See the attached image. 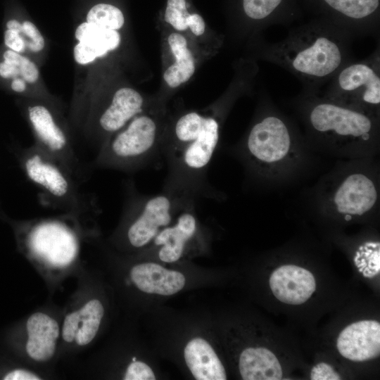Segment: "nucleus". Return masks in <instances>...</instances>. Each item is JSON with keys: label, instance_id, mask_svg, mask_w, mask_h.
<instances>
[{"label": "nucleus", "instance_id": "1", "mask_svg": "<svg viewBox=\"0 0 380 380\" xmlns=\"http://www.w3.org/2000/svg\"><path fill=\"white\" fill-rule=\"evenodd\" d=\"M354 37L334 22L309 23L290 30L282 40L260 42V58L291 72L304 91L319 94L346 64L355 60Z\"/></svg>", "mask_w": 380, "mask_h": 380}, {"label": "nucleus", "instance_id": "2", "mask_svg": "<svg viewBox=\"0 0 380 380\" xmlns=\"http://www.w3.org/2000/svg\"><path fill=\"white\" fill-rule=\"evenodd\" d=\"M220 123L213 116L189 112L175 123L172 134L163 140L168 174L164 188L193 196L207 189V170L219 141Z\"/></svg>", "mask_w": 380, "mask_h": 380}, {"label": "nucleus", "instance_id": "3", "mask_svg": "<svg viewBox=\"0 0 380 380\" xmlns=\"http://www.w3.org/2000/svg\"><path fill=\"white\" fill-rule=\"evenodd\" d=\"M298 102L308 127L317 136L333 141L365 142L377 134V116L344 106L304 91Z\"/></svg>", "mask_w": 380, "mask_h": 380}, {"label": "nucleus", "instance_id": "4", "mask_svg": "<svg viewBox=\"0 0 380 380\" xmlns=\"http://www.w3.org/2000/svg\"><path fill=\"white\" fill-rule=\"evenodd\" d=\"M141 113L100 146L94 166L131 171L161 156L163 139L157 122L152 116Z\"/></svg>", "mask_w": 380, "mask_h": 380}, {"label": "nucleus", "instance_id": "5", "mask_svg": "<svg viewBox=\"0 0 380 380\" xmlns=\"http://www.w3.org/2000/svg\"><path fill=\"white\" fill-rule=\"evenodd\" d=\"M194 200L191 195L166 188L154 195L132 193L124 208L128 244L142 248L152 243L160 231L172 223L177 213Z\"/></svg>", "mask_w": 380, "mask_h": 380}, {"label": "nucleus", "instance_id": "6", "mask_svg": "<svg viewBox=\"0 0 380 380\" xmlns=\"http://www.w3.org/2000/svg\"><path fill=\"white\" fill-rule=\"evenodd\" d=\"M324 99L377 116L380 106V47L343 65L327 83Z\"/></svg>", "mask_w": 380, "mask_h": 380}, {"label": "nucleus", "instance_id": "7", "mask_svg": "<svg viewBox=\"0 0 380 380\" xmlns=\"http://www.w3.org/2000/svg\"><path fill=\"white\" fill-rule=\"evenodd\" d=\"M23 167L28 179L52 206L76 214L88 205L77 180L60 163L36 146L24 151Z\"/></svg>", "mask_w": 380, "mask_h": 380}, {"label": "nucleus", "instance_id": "8", "mask_svg": "<svg viewBox=\"0 0 380 380\" xmlns=\"http://www.w3.org/2000/svg\"><path fill=\"white\" fill-rule=\"evenodd\" d=\"M27 111L37 139L35 146L64 167L78 182L86 179L84 168L70 139L50 110L43 105H34L29 106Z\"/></svg>", "mask_w": 380, "mask_h": 380}, {"label": "nucleus", "instance_id": "9", "mask_svg": "<svg viewBox=\"0 0 380 380\" xmlns=\"http://www.w3.org/2000/svg\"><path fill=\"white\" fill-rule=\"evenodd\" d=\"M292 140L293 133L287 122L269 110L250 129L246 148L255 160L265 164L276 163L286 157Z\"/></svg>", "mask_w": 380, "mask_h": 380}, {"label": "nucleus", "instance_id": "10", "mask_svg": "<svg viewBox=\"0 0 380 380\" xmlns=\"http://www.w3.org/2000/svg\"><path fill=\"white\" fill-rule=\"evenodd\" d=\"M32 253L46 264L63 267L76 258L78 243L74 233L63 222L45 220L36 224L28 236Z\"/></svg>", "mask_w": 380, "mask_h": 380}, {"label": "nucleus", "instance_id": "11", "mask_svg": "<svg viewBox=\"0 0 380 380\" xmlns=\"http://www.w3.org/2000/svg\"><path fill=\"white\" fill-rule=\"evenodd\" d=\"M198 221L194 200L188 203L176 215L170 224L163 228L153 241L158 248V257L165 263L178 261L188 246L197 237Z\"/></svg>", "mask_w": 380, "mask_h": 380}, {"label": "nucleus", "instance_id": "12", "mask_svg": "<svg viewBox=\"0 0 380 380\" xmlns=\"http://www.w3.org/2000/svg\"><path fill=\"white\" fill-rule=\"evenodd\" d=\"M336 347L343 357L352 361L376 358L380 354V323L362 320L349 324L339 334Z\"/></svg>", "mask_w": 380, "mask_h": 380}, {"label": "nucleus", "instance_id": "13", "mask_svg": "<svg viewBox=\"0 0 380 380\" xmlns=\"http://www.w3.org/2000/svg\"><path fill=\"white\" fill-rule=\"evenodd\" d=\"M269 284L276 298L291 305L304 303L316 289L314 275L309 270L294 265L277 267L271 274Z\"/></svg>", "mask_w": 380, "mask_h": 380}, {"label": "nucleus", "instance_id": "14", "mask_svg": "<svg viewBox=\"0 0 380 380\" xmlns=\"http://www.w3.org/2000/svg\"><path fill=\"white\" fill-rule=\"evenodd\" d=\"M336 14L342 18L340 25L354 38L373 37L379 38V28L374 19L379 7V0H322Z\"/></svg>", "mask_w": 380, "mask_h": 380}, {"label": "nucleus", "instance_id": "15", "mask_svg": "<svg viewBox=\"0 0 380 380\" xmlns=\"http://www.w3.org/2000/svg\"><path fill=\"white\" fill-rule=\"evenodd\" d=\"M376 200L377 191L374 182L361 173L347 177L334 196L337 211L344 214L347 220L352 215H362L370 210Z\"/></svg>", "mask_w": 380, "mask_h": 380}, {"label": "nucleus", "instance_id": "16", "mask_svg": "<svg viewBox=\"0 0 380 380\" xmlns=\"http://www.w3.org/2000/svg\"><path fill=\"white\" fill-rule=\"evenodd\" d=\"M129 277L141 291L160 296L174 295L186 284L185 276L182 272L153 262L135 265L130 270Z\"/></svg>", "mask_w": 380, "mask_h": 380}, {"label": "nucleus", "instance_id": "17", "mask_svg": "<svg viewBox=\"0 0 380 380\" xmlns=\"http://www.w3.org/2000/svg\"><path fill=\"white\" fill-rule=\"evenodd\" d=\"M26 330L25 350L28 356L39 362L51 360L55 355L60 335L57 321L46 313L37 312L28 317Z\"/></svg>", "mask_w": 380, "mask_h": 380}, {"label": "nucleus", "instance_id": "18", "mask_svg": "<svg viewBox=\"0 0 380 380\" xmlns=\"http://www.w3.org/2000/svg\"><path fill=\"white\" fill-rule=\"evenodd\" d=\"M103 315L104 307L98 299H91L78 310L68 314L61 329L63 341H75L80 346L88 345L96 336Z\"/></svg>", "mask_w": 380, "mask_h": 380}, {"label": "nucleus", "instance_id": "19", "mask_svg": "<svg viewBox=\"0 0 380 380\" xmlns=\"http://www.w3.org/2000/svg\"><path fill=\"white\" fill-rule=\"evenodd\" d=\"M75 37L79 43L74 48V57L82 65L105 56L120 43V35L117 30L101 29L87 22L77 27Z\"/></svg>", "mask_w": 380, "mask_h": 380}, {"label": "nucleus", "instance_id": "20", "mask_svg": "<svg viewBox=\"0 0 380 380\" xmlns=\"http://www.w3.org/2000/svg\"><path fill=\"white\" fill-rule=\"evenodd\" d=\"M143 106L144 99L137 91L121 88L115 91L110 103L99 115V127L103 134L111 136L141 113Z\"/></svg>", "mask_w": 380, "mask_h": 380}, {"label": "nucleus", "instance_id": "21", "mask_svg": "<svg viewBox=\"0 0 380 380\" xmlns=\"http://www.w3.org/2000/svg\"><path fill=\"white\" fill-rule=\"evenodd\" d=\"M185 363L196 380H225L224 365L210 343L201 337L189 340L184 348Z\"/></svg>", "mask_w": 380, "mask_h": 380}, {"label": "nucleus", "instance_id": "22", "mask_svg": "<svg viewBox=\"0 0 380 380\" xmlns=\"http://www.w3.org/2000/svg\"><path fill=\"white\" fill-rule=\"evenodd\" d=\"M239 370L243 380H279L282 368L276 355L265 347H248L239 357Z\"/></svg>", "mask_w": 380, "mask_h": 380}, {"label": "nucleus", "instance_id": "23", "mask_svg": "<svg viewBox=\"0 0 380 380\" xmlns=\"http://www.w3.org/2000/svg\"><path fill=\"white\" fill-rule=\"evenodd\" d=\"M175 62L163 74L164 80L170 87H177L187 82L195 72V61L187 46L184 37L172 33L167 39Z\"/></svg>", "mask_w": 380, "mask_h": 380}, {"label": "nucleus", "instance_id": "24", "mask_svg": "<svg viewBox=\"0 0 380 380\" xmlns=\"http://www.w3.org/2000/svg\"><path fill=\"white\" fill-rule=\"evenodd\" d=\"M87 22L104 30H118L125 23L122 11L108 4H98L88 12Z\"/></svg>", "mask_w": 380, "mask_h": 380}, {"label": "nucleus", "instance_id": "25", "mask_svg": "<svg viewBox=\"0 0 380 380\" xmlns=\"http://www.w3.org/2000/svg\"><path fill=\"white\" fill-rule=\"evenodd\" d=\"M283 0H243V10L247 18L257 23L269 21L276 13Z\"/></svg>", "mask_w": 380, "mask_h": 380}, {"label": "nucleus", "instance_id": "26", "mask_svg": "<svg viewBox=\"0 0 380 380\" xmlns=\"http://www.w3.org/2000/svg\"><path fill=\"white\" fill-rule=\"evenodd\" d=\"M189 15L185 0H167L165 20L176 30L184 31L188 28Z\"/></svg>", "mask_w": 380, "mask_h": 380}, {"label": "nucleus", "instance_id": "27", "mask_svg": "<svg viewBox=\"0 0 380 380\" xmlns=\"http://www.w3.org/2000/svg\"><path fill=\"white\" fill-rule=\"evenodd\" d=\"M20 35L23 37L25 46L34 52L40 51L44 46V39L37 27L30 21L25 20L22 23Z\"/></svg>", "mask_w": 380, "mask_h": 380}, {"label": "nucleus", "instance_id": "28", "mask_svg": "<svg viewBox=\"0 0 380 380\" xmlns=\"http://www.w3.org/2000/svg\"><path fill=\"white\" fill-rule=\"evenodd\" d=\"M156 374L151 367L144 362L135 360L131 362L124 374L125 380H155Z\"/></svg>", "mask_w": 380, "mask_h": 380}, {"label": "nucleus", "instance_id": "29", "mask_svg": "<svg viewBox=\"0 0 380 380\" xmlns=\"http://www.w3.org/2000/svg\"><path fill=\"white\" fill-rule=\"evenodd\" d=\"M311 380H338L341 376L333 367L325 362H319L312 367L310 372Z\"/></svg>", "mask_w": 380, "mask_h": 380}, {"label": "nucleus", "instance_id": "30", "mask_svg": "<svg viewBox=\"0 0 380 380\" xmlns=\"http://www.w3.org/2000/svg\"><path fill=\"white\" fill-rule=\"evenodd\" d=\"M20 74L29 83L35 82L39 77V70L35 64L23 56L19 64Z\"/></svg>", "mask_w": 380, "mask_h": 380}, {"label": "nucleus", "instance_id": "31", "mask_svg": "<svg viewBox=\"0 0 380 380\" xmlns=\"http://www.w3.org/2000/svg\"><path fill=\"white\" fill-rule=\"evenodd\" d=\"M4 42L11 50L18 53L23 51L26 47L25 41L20 34L8 29L4 33Z\"/></svg>", "mask_w": 380, "mask_h": 380}, {"label": "nucleus", "instance_id": "32", "mask_svg": "<svg viewBox=\"0 0 380 380\" xmlns=\"http://www.w3.org/2000/svg\"><path fill=\"white\" fill-rule=\"evenodd\" d=\"M41 379L34 372L24 369L12 370L4 377V380H39Z\"/></svg>", "mask_w": 380, "mask_h": 380}, {"label": "nucleus", "instance_id": "33", "mask_svg": "<svg viewBox=\"0 0 380 380\" xmlns=\"http://www.w3.org/2000/svg\"><path fill=\"white\" fill-rule=\"evenodd\" d=\"M187 26L196 36L202 35L205 30L204 20L197 13L190 14L187 20Z\"/></svg>", "mask_w": 380, "mask_h": 380}, {"label": "nucleus", "instance_id": "34", "mask_svg": "<svg viewBox=\"0 0 380 380\" xmlns=\"http://www.w3.org/2000/svg\"><path fill=\"white\" fill-rule=\"evenodd\" d=\"M20 74V69L18 65L4 60L0 63V76L3 78L17 77Z\"/></svg>", "mask_w": 380, "mask_h": 380}, {"label": "nucleus", "instance_id": "35", "mask_svg": "<svg viewBox=\"0 0 380 380\" xmlns=\"http://www.w3.org/2000/svg\"><path fill=\"white\" fill-rule=\"evenodd\" d=\"M11 88L16 92H23L25 90L26 84L23 80L16 77L11 83Z\"/></svg>", "mask_w": 380, "mask_h": 380}, {"label": "nucleus", "instance_id": "36", "mask_svg": "<svg viewBox=\"0 0 380 380\" xmlns=\"http://www.w3.org/2000/svg\"><path fill=\"white\" fill-rule=\"evenodd\" d=\"M6 27L8 30L16 31L20 33L22 30V23L15 19L10 20L6 23Z\"/></svg>", "mask_w": 380, "mask_h": 380}]
</instances>
